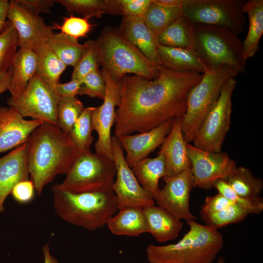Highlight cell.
<instances>
[{
	"mask_svg": "<svg viewBox=\"0 0 263 263\" xmlns=\"http://www.w3.org/2000/svg\"><path fill=\"white\" fill-rule=\"evenodd\" d=\"M249 214L244 208L233 203L230 206L208 215L201 217L205 225L216 229L244 219Z\"/></svg>",
	"mask_w": 263,
	"mask_h": 263,
	"instance_id": "37",
	"label": "cell"
},
{
	"mask_svg": "<svg viewBox=\"0 0 263 263\" xmlns=\"http://www.w3.org/2000/svg\"><path fill=\"white\" fill-rule=\"evenodd\" d=\"M173 119H170L148 132L117 138L123 150L125 159L132 169L160 146L169 132Z\"/></svg>",
	"mask_w": 263,
	"mask_h": 263,
	"instance_id": "17",
	"label": "cell"
},
{
	"mask_svg": "<svg viewBox=\"0 0 263 263\" xmlns=\"http://www.w3.org/2000/svg\"><path fill=\"white\" fill-rule=\"evenodd\" d=\"M52 190L56 215L69 224L89 231L103 227L118 210L116 196L111 189L73 193L62 190L56 184Z\"/></svg>",
	"mask_w": 263,
	"mask_h": 263,
	"instance_id": "3",
	"label": "cell"
},
{
	"mask_svg": "<svg viewBox=\"0 0 263 263\" xmlns=\"http://www.w3.org/2000/svg\"><path fill=\"white\" fill-rule=\"evenodd\" d=\"M157 41L160 45L194 49V24L183 14L157 37Z\"/></svg>",
	"mask_w": 263,
	"mask_h": 263,
	"instance_id": "28",
	"label": "cell"
},
{
	"mask_svg": "<svg viewBox=\"0 0 263 263\" xmlns=\"http://www.w3.org/2000/svg\"><path fill=\"white\" fill-rule=\"evenodd\" d=\"M101 72L106 84V94L102 104L94 107L92 113L93 130L98 134L94 149L95 152L113 159L111 130L115 124L116 107H117L120 103L121 80L113 78L104 68H102Z\"/></svg>",
	"mask_w": 263,
	"mask_h": 263,
	"instance_id": "12",
	"label": "cell"
},
{
	"mask_svg": "<svg viewBox=\"0 0 263 263\" xmlns=\"http://www.w3.org/2000/svg\"><path fill=\"white\" fill-rule=\"evenodd\" d=\"M31 13L39 16L40 14L48 13L54 6V0H15Z\"/></svg>",
	"mask_w": 263,
	"mask_h": 263,
	"instance_id": "45",
	"label": "cell"
},
{
	"mask_svg": "<svg viewBox=\"0 0 263 263\" xmlns=\"http://www.w3.org/2000/svg\"><path fill=\"white\" fill-rule=\"evenodd\" d=\"M88 19L71 15L63 19L61 25L54 24L52 28L59 29L63 33L76 39L87 37L91 31L93 25L90 23Z\"/></svg>",
	"mask_w": 263,
	"mask_h": 263,
	"instance_id": "40",
	"label": "cell"
},
{
	"mask_svg": "<svg viewBox=\"0 0 263 263\" xmlns=\"http://www.w3.org/2000/svg\"><path fill=\"white\" fill-rule=\"evenodd\" d=\"M100 65L112 76L120 81L132 74L153 79L159 74V65L148 59L128 40L119 29L105 27L95 40Z\"/></svg>",
	"mask_w": 263,
	"mask_h": 263,
	"instance_id": "5",
	"label": "cell"
},
{
	"mask_svg": "<svg viewBox=\"0 0 263 263\" xmlns=\"http://www.w3.org/2000/svg\"><path fill=\"white\" fill-rule=\"evenodd\" d=\"M43 122L26 120L14 107H0V153L27 142L32 132Z\"/></svg>",
	"mask_w": 263,
	"mask_h": 263,
	"instance_id": "19",
	"label": "cell"
},
{
	"mask_svg": "<svg viewBox=\"0 0 263 263\" xmlns=\"http://www.w3.org/2000/svg\"><path fill=\"white\" fill-rule=\"evenodd\" d=\"M186 0H152V2L161 6L175 8H183Z\"/></svg>",
	"mask_w": 263,
	"mask_h": 263,
	"instance_id": "48",
	"label": "cell"
},
{
	"mask_svg": "<svg viewBox=\"0 0 263 263\" xmlns=\"http://www.w3.org/2000/svg\"><path fill=\"white\" fill-rule=\"evenodd\" d=\"M119 30L148 59L158 65V44L143 18L123 16Z\"/></svg>",
	"mask_w": 263,
	"mask_h": 263,
	"instance_id": "21",
	"label": "cell"
},
{
	"mask_svg": "<svg viewBox=\"0 0 263 263\" xmlns=\"http://www.w3.org/2000/svg\"><path fill=\"white\" fill-rule=\"evenodd\" d=\"M148 233L159 243L176 239L183 227L182 221L155 205L143 208Z\"/></svg>",
	"mask_w": 263,
	"mask_h": 263,
	"instance_id": "23",
	"label": "cell"
},
{
	"mask_svg": "<svg viewBox=\"0 0 263 263\" xmlns=\"http://www.w3.org/2000/svg\"><path fill=\"white\" fill-rule=\"evenodd\" d=\"M84 108L76 96L60 97L57 106V127L63 132L69 134Z\"/></svg>",
	"mask_w": 263,
	"mask_h": 263,
	"instance_id": "36",
	"label": "cell"
},
{
	"mask_svg": "<svg viewBox=\"0 0 263 263\" xmlns=\"http://www.w3.org/2000/svg\"><path fill=\"white\" fill-rule=\"evenodd\" d=\"M107 225L111 232L116 235L137 237L148 233L143 208L129 207L119 210L108 221Z\"/></svg>",
	"mask_w": 263,
	"mask_h": 263,
	"instance_id": "26",
	"label": "cell"
},
{
	"mask_svg": "<svg viewBox=\"0 0 263 263\" xmlns=\"http://www.w3.org/2000/svg\"><path fill=\"white\" fill-rule=\"evenodd\" d=\"M181 128V118L173 119L171 130L161 145L165 156L166 175H176L190 167Z\"/></svg>",
	"mask_w": 263,
	"mask_h": 263,
	"instance_id": "20",
	"label": "cell"
},
{
	"mask_svg": "<svg viewBox=\"0 0 263 263\" xmlns=\"http://www.w3.org/2000/svg\"><path fill=\"white\" fill-rule=\"evenodd\" d=\"M203 74L178 73L159 65L153 79L126 75L121 80L120 100L115 110L114 136L149 131L170 119L181 118L187 96Z\"/></svg>",
	"mask_w": 263,
	"mask_h": 263,
	"instance_id": "1",
	"label": "cell"
},
{
	"mask_svg": "<svg viewBox=\"0 0 263 263\" xmlns=\"http://www.w3.org/2000/svg\"><path fill=\"white\" fill-rule=\"evenodd\" d=\"M7 18L17 32L20 49L36 52L53 34L41 16L31 13L15 0L9 1Z\"/></svg>",
	"mask_w": 263,
	"mask_h": 263,
	"instance_id": "15",
	"label": "cell"
},
{
	"mask_svg": "<svg viewBox=\"0 0 263 263\" xmlns=\"http://www.w3.org/2000/svg\"><path fill=\"white\" fill-rule=\"evenodd\" d=\"M237 84L235 78L227 81L220 95L197 131L192 142L195 147L213 152L222 147L231 124L232 95Z\"/></svg>",
	"mask_w": 263,
	"mask_h": 263,
	"instance_id": "10",
	"label": "cell"
},
{
	"mask_svg": "<svg viewBox=\"0 0 263 263\" xmlns=\"http://www.w3.org/2000/svg\"><path fill=\"white\" fill-rule=\"evenodd\" d=\"M63 6L68 12L79 14L88 19L100 18L102 15L110 14L109 0H54Z\"/></svg>",
	"mask_w": 263,
	"mask_h": 263,
	"instance_id": "35",
	"label": "cell"
},
{
	"mask_svg": "<svg viewBox=\"0 0 263 263\" xmlns=\"http://www.w3.org/2000/svg\"><path fill=\"white\" fill-rule=\"evenodd\" d=\"M132 169L138 182L153 199L160 190L159 180L166 175L165 158L160 150L154 158H146L136 164Z\"/></svg>",
	"mask_w": 263,
	"mask_h": 263,
	"instance_id": "25",
	"label": "cell"
},
{
	"mask_svg": "<svg viewBox=\"0 0 263 263\" xmlns=\"http://www.w3.org/2000/svg\"><path fill=\"white\" fill-rule=\"evenodd\" d=\"M225 180L240 196L248 199L260 197L263 189V181L253 175L249 169L238 167L236 171Z\"/></svg>",
	"mask_w": 263,
	"mask_h": 263,
	"instance_id": "31",
	"label": "cell"
},
{
	"mask_svg": "<svg viewBox=\"0 0 263 263\" xmlns=\"http://www.w3.org/2000/svg\"><path fill=\"white\" fill-rule=\"evenodd\" d=\"M194 187L209 189L218 179H226L237 169L236 162L225 152H213L187 144Z\"/></svg>",
	"mask_w": 263,
	"mask_h": 263,
	"instance_id": "13",
	"label": "cell"
},
{
	"mask_svg": "<svg viewBox=\"0 0 263 263\" xmlns=\"http://www.w3.org/2000/svg\"><path fill=\"white\" fill-rule=\"evenodd\" d=\"M116 15L144 18L151 0H115Z\"/></svg>",
	"mask_w": 263,
	"mask_h": 263,
	"instance_id": "42",
	"label": "cell"
},
{
	"mask_svg": "<svg viewBox=\"0 0 263 263\" xmlns=\"http://www.w3.org/2000/svg\"><path fill=\"white\" fill-rule=\"evenodd\" d=\"M31 180L38 195L58 175H66L79 155L69 134L57 126L43 122L27 142Z\"/></svg>",
	"mask_w": 263,
	"mask_h": 263,
	"instance_id": "2",
	"label": "cell"
},
{
	"mask_svg": "<svg viewBox=\"0 0 263 263\" xmlns=\"http://www.w3.org/2000/svg\"><path fill=\"white\" fill-rule=\"evenodd\" d=\"M93 109L94 107L84 109L69 134L79 153L91 151V146L94 141L92 122Z\"/></svg>",
	"mask_w": 263,
	"mask_h": 263,
	"instance_id": "33",
	"label": "cell"
},
{
	"mask_svg": "<svg viewBox=\"0 0 263 263\" xmlns=\"http://www.w3.org/2000/svg\"><path fill=\"white\" fill-rule=\"evenodd\" d=\"M239 72L228 65H206L199 82L188 92L187 110L181 118V128L186 143L192 142L201 123L217 101L228 80Z\"/></svg>",
	"mask_w": 263,
	"mask_h": 263,
	"instance_id": "6",
	"label": "cell"
},
{
	"mask_svg": "<svg viewBox=\"0 0 263 263\" xmlns=\"http://www.w3.org/2000/svg\"><path fill=\"white\" fill-rule=\"evenodd\" d=\"M42 250L44 256V263H59L54 256L51 255L49 243L44 244Z\"/></svg>",
	"mask_w": 263,
	"mask_h": 263,
	"instance_id": "49",
	"label": "cell"
},
{
	"mask_svg": "<svg viewBox=\"0 0 263 263\" xmlns=\"http://www.w3.org/2000/svg\"><path fill=\"white\" fill-rule=\"evenodd\" d=\"M82 82L76 79H72L67 83H59L54 91L60 97H72L78 94Z\"/></svg>",
	"mask_w": 263,
	"mask_h": 263,
	"instance_id": "46",
	"label": "cell"
},
{
	"mask_svg": "<svg viewBox=\"0 0 263 263\" xmlns=\"http://www.w3.org/2000/svg\"><path fill=\"white\" fill-rule=\"evenodd\" d=\"M12 75L8 89L12 99L19 97L36 74V54L32 51L19 48L13 58Z\"/></svg>",
	"mask_w": 263,
	"mask_h": 263,
	"instance_id": "24",
	"label": "cell"
},
{
	"mask_svg": "<svg viewBox=\"0 0 263 263\" xmlns=\"http://www.w3.org/2000/svg\"><path fill=\"white\" fill-rule=\"evenodd\" d=\"M213 188L225 197L245 209L249 214H260L263 210V199H248L238 195L229 185L225 179L216 180Z\"/></svg>",
	"mask_w": 263,
	"mask_h": 263,
	"instance_id": "38",
	"label": "cell"
},
{
	"mask_svg": "<svg viewBox=\"0 0 263 263\" xmlns=\"http://www.w3.org/2000/svg\"><path fill=\"white\" fill-rule=\"evenodd\" d=\"M194 50L206 65H228L246 74L243 42L228 28L214 25L194 24Z\"/></svg>",
	"mask_w": 263,
	"mask_h": 263,
	"instance_id": "7",
	"label": "cell"
},
{
	"mask_svg": "<svg viewBox=\"0 0 263 263\" xmlns=\"http://www.w3.org/2000/svg\"><path fill=\"white\" fill-rule=\"evenodd\" d=\"M158 65L178 73L203 74L206 65L194 49L158 45Z\"/></svg>",
	"mask_w": 263,
	"mask_h": 263,
	"instance_id": "22",
	"label": "cell"
},
{
	"mask_svg": "<svg viewBox=\"0 0 263 263\" xmlns=\"http://www.w3.org/2000/svg\"><path fill=\"white\" fill-rule=\"evenodd\" d=\"M249 19V28L243 42L244 54L247 60L257 52L263 34V0H246L243 6Z\"/></svg>",
	"mask_w": 263,
	"mask_h": 263,
	"instance_id": "27",
	"label": "cell"
},
{
	"mask_svg": "<svg viewBox=\"0 0 263 263\" xmlns=\"http://www.w3.org/2000/svg\"><path fill=\"white\" fill-rule=\"evenodd\" d=\"M116 173L113 159L91 151L80 153L64 180L56 185L73 193L104 191L111 189Z\"/></svg>",
	"mask_w": 263,
	"mask_h": 263,
	"instance_id": "8",
	"label": "cell"
},
{
	"mask_svg": "<svg viewBox=\"0 0 263 263\" xmlns=\"http://www.w3.org/2000/svg\"><path fill=\"white\" fill-rule=\"evenodd\" d=\"M8 5V0H0V33L3 30L6 22Z\"/></svg>",
	"mask_w": 263,
	"mask_h": 263,
	"instance_id": "47",
	"label": "cell"
},
{
	"mask_svg": "<svg viewBox=\"0 0 263 263\" xmlns=\"http://www.w3.org/2000/svg\"><path fill=\"white\" fill-rule=\"evenodd\" d=\"M163 179L165 185L153 198L157 206L181 220H196L189 208L190 194L194 188L190 167L176 175L165 176Z\"/></svg>",
	"mask_w": 263,
	"mask_h": 263,
	"instance_id": "16",
	"label": "cell"
},
{
	"mask_svg": "<svg viewBox=\"0 0 263 263\" xmlns=\"http://www.w3.org/2000/svg\"><path fill=\"white\" fill-rule=\"evenodd\" d=\"M19 40L17 32L9 21L0 33V82L4 78L18 50Z\"/></svg>",
	"mask_w": 263,
	"mask_h": 263,
	"instance_id": "34",
	"label": "cell"
},
{
	"mask_svg": "<svg viewBox=\"0 0 263 263\" xmlns=\"http://www.w3.org/2000/svg\"><path fill=\"white\" fill-rule=\"evenodd\" d=\"M60 96L36 74L17 99H8L9 106L23 117H30L57 126V106Z\"/></svg>",
	"mask_w": 263,
	"mask_h": 263,
	"instance_id": "11",
	"label": "cell"
},
{
	"mask_svg": "<svg viewBox=\"0 0 263 263\" xmlns=\"http://www.w3.org/2000/svg\"><path fill=\"white\" fill-rule=\"evenodd\" d=\"M188 231L178 242L164 245L149 244L146 249L149 263H212L222 249L224 238L217 229L187 222Z\"/></svg>",
	"mask_w": 263,
	"mask_h": 263,
	"instance_id": "4",
	"label": "cell"
},
{
	"mask_svg": "<svg viewBox=\"0 0 263 263\" xmlns=\"http://www.w3.org/2000/svg\"><path fill=\"white\" fill-rule=\"evenodd\" d=\"M113 159L116 169V180L111 186L117 202L118 210L129 207L144 208L154 201L142 187L125 159L123 150L114 135L111 138Z\"/></svg>",
	"mask_w": 263,
	"mask_h": 263,
	"instance_id": "14",
	"label": "cell"
},
{
	"mask_svg": "<svg viewBox=\"0 0 263 263\" xmlns=\"http://www.w3.org/2000/svg\"><path fill=\"white\" fill-rule=\"evenodd\" d=\"M86 47L80 59L74 67L71 79L82 82L84 77L99 69V54L95 40H89L85 43Z\"/></svg>",
	"mask_w": 263,
	"mask_h": 263,
	"instance_id": "39",
	"label": "cell"
},
{
	"mask_svg": "<svg viewBox=\"0 0 263 263\" xmlns=\"http://www.w3.org/2000/svg\"><path fill=\"white\" fill-rule=\"evenodd\" d=\"M12 75V66L4 78L0 82V95L5 91L8 90Z\"/></svg>",
	"mask_w": 263,
	"mask_h": 263,
	"instance_id": "50",
	"label": "cell"
},
{
	"mask_svg": "<svg viewBox=\"0 0 263 263\" xmlns=\"http://www.w3.org/2000/svg\"><path fill=\"white\" fill-rule=\"evenodd\" d=\"M233 203L219 193L214 196H207L201 207V217L218 211Z\"/></svg>",
	"mask_w": 263,
	"mask_h": 263,
	"instance_id": "43",
	"label": "cell"
},
{
	"mask_svg": "<svg viewBox=\"0 0 263 263\" xmlns=\"http://www.w3.org/2000/svg\"><path fill=\"white\" fill-rule=\"evenodd\" d=\"M245 0H186L183 14L193 24L214 25L242 33L246 24Z\"/></svg>",
	"mask_w": 263,
	"mask_h": 263,
	"instance_id": "9",
	"label": "cell"
},
{
	"mask_svg": "<svg viewBox=\"0 0 263 263\" xmlns=\"http://www.w3.org/2000/svg\"><path fill=\"white\" fill-rule=\"evenodd\" d=\"M56 56L66 66L74 67L85 49V44L62 33L53 34L47 44Z\"/></svg>",
	"mask_w": 263,
	"mask_h": 263,
	"instance_id": "30",
	"label": "cell"
},
{
	"mask_svg": "<svg viewBox=\"0 0 263 263\" xmlns=\"http://www.w3.org/2000/svg\"><path fill=\"white\" fill-rule=\"evenodd\" d=\"M37 68L36 75L54 90L59 83V78L67 66L45 44L36 52Z\"/></svg>",
	"mask_w": 263,
	"mask_h": 263,
	"instance_id": "29",
	"label": "cell"
},
{
	"mask_svg": "<svg viewBox=\"0 0 263 263\" xmlns=\"http://www.w3.org/2000/svg\"><path fill=\"white\" fill-rule=\"evenodd\" d=\"M105 94V82L99 69L88 74L82 79L79 95H86L103 100Z\"/></svg>",
	"mask_w": 263,
	"mask_h": 263,
	"instance_id": "41",
	"label": "cell"
},
{
	"mask_svg": "<svg viewBox=\"0 0 263 263\" xmlns=\"http://www.w3.org/2000/svg\"><path fill=\"white\" fill-rule=\"evenodd\" d=\"M35 190V187L33 182L31 180H28L17 184L11 194L17 202L27 204L34 198Z\"/></svg>",
	"mask_w": 263,
	"mask_h": 263,
	"instance_id": "44",
	"label": "cell"
},
{
	"mask_svg": "<svg viewBox=\"0 0 263 263\" xmlns=\"http://www.w3.org/2000/svg\"><path fill=\"white\" fill-rule=\"evenodd\" d=\"M217 263H226V262L224 257H220L218 259Z\"/></svg>",
	"mask_w": 263,
	"mask_h": 263,
	"instance_id": "51",
	"label": "cell"
},
{
	"mask_svg": "<svg viewBox=\"0 0 263 263\" xmlns=\"http://www.w3.org/2000/svg\"><path fill=\"white\" fill-rule=\"evenodd\" d=\"M28 146L26 142L0 158V214L4 202L19 183L29 180Z\"/></svg>",
	"mask_w": 263,
	"mask_h": 263,
	"instance_id": "18",
	"label": "cell"
},
{
	"mask_svg": "<svg viewBox=\"0 0 263 263\" xmlns=\"http://www.w3.org/2000/svg\"><path fill=\"white\" fill-rule=\"evenodd\" d=\"M183 15V8L167 7L152 2L143 18L157 39V37L172 22Z\"/></svg>",
	"mask_w": 263,
	"mask_h": 263,
	"instance_id": "32",
	"label": "cell"
}]
</instances>
